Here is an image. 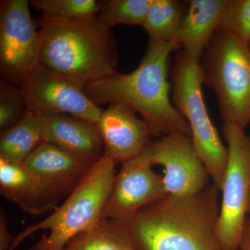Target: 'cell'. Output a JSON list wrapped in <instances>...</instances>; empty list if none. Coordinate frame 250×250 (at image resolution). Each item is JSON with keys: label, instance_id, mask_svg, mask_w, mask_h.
I'll return each instance as SVG.
<instances>
[{"label": "cell", "instance_id": "cell-21", "mask_svg": "<svg viewBox=\"0 0 250 250\" xmlns=\"http://www.w3.org/2000/svg\"><path fill=\"white\" fill-rule=\"evenodd\" d=\"M29 4L43 16L61 19L96 17L100 9L96 0H31Z\"/></svg>", "mask_w": 250, "mask_h": 250}, {"label": "cell", "instance_id": "cell-2", "mask_svg": "<svg viewBox=\"0 0 250 250\" xmlns=\"http://www.w3.org/2000/svg\"><path fill=\"white\" fill-rule=\"evenodd\" d=\"M38 64L80 86L117 72L119 54L112 28L96 17L61 19L42 16Z\"/></svg>", "mask_w": 250, "mask_h": 250}, {"label": "cell", "instance_id": "cell-4", "mask_svg": "<svg viewBox=\"0 0 250 250\" xmlns=\"http://www.w3.org/2000/svg\"><path fill=\"white\" fill-rule=\"evenodd\" d=\"M116 164L103 156L81 179L70 195L42 221L29 225L15 237L11 250L41 230L48 231L29 250H64L73 237L102 218L116 178Z\"/></svg>", "mask_w": 250, "mask_h": 250}, {"label": "cell", "instance_id": "cell-6", "mask_svg": "<svg viewBox=\"0 0 250 250\" xmlns=\"http://www.w3.org/2000/svg\"><path fill=\"white\" fill-rule=\"evenodd\" d=\"M172 104L188 123L195 150L213 184L221 190L228 163V149L212 123L202 93L203 77L200 62L182 50L172 70Z\"/></svg>", "mask_w": 250, "mask_h": 250}, {"label": "cell", "instance_id": "cell-10", "mask_svg": "<svg viewBox=\"0 0 250 250\" xmlns=\"http://www.w3.org/2000/svg\"><path fill=\"white\" fill-rule=\"evenodd\" d=\"M148 148L123 164L104 207L102 218L129 225L145 207L167 195L163 177L152 170Z\"/></svg>", "mask_w": 250, "mask_h": 250}, {"label": "cell", "instance_id": "cell-9", "mask_svg": "<svg viewBox=\"0 0 250 250\" xmlns=\"http://www.w3.org/2000/svg\"><path fill=\"white\" fill-rule=\"evenodd\" d=\"M0 6V71L17 85L38 63L39 31L27 0H5Z\"/></svg>", "mask_w": 250, "mask_h": 250}, {"label": "cell", "instance_id": "cell-23", "mask_svg": "<svg viewBox=\"0 0 250 250\" xmlns=\"http://www.w3.org/2000/svg\"><path fill=\"white\" fill-rule=\"evenodd\" d=\"M28 111L18 85L6 81L0 84V131L3 132L21 121Z\"/></svg>", "mask_w": 250, "mask_h": 250}, {"label": "cell", "instance_id": "cell-7", "mask_svg": "<svg viewBox=\"0 0 250 250\" xmlns=\"http://www.w3.org/2000/svg\"><path fill=\"white\" fill-rule=\"evenodd\" d=\"M228 163L221 191L215 238L222 250H238L250 201V136L245 129L224 123Z\"/></svg>", "mask_w": 250, "mask_h": 250}, {"label": "cell", "instance_id": "cell-17", "mask_svg": "<svg viewBox=\"0 0 250 250\" xmlns=\"http://www.w3.org/2000/svg\"><path fill=\"white\" fill-rule=\"evenodd\" d=\"M43 131L42 117L28 110L21 121L1 132L0 158L22 164L43 142Z\"/></svg>", "mask_w": 250, "mask_h": 250}, {"label": "cell", "instance_id": "cell-5", "mask_svg": "<svg viewBox=\"0 0 250 250\" xmlns=\"http://www.w3.org/2000/svg\"><path fill=\"white\" fill-rule=\"evenodd\" d=\"M199 62L204 84L215 92L224 123L246 129L250 124L249 45L219 29Z\"/></svg>", "mask_w": 250, "mask_h": 250}, {"label": "cell", "instance_id": "cell-26", "mask_svg": "<svg viewBox=\"0 0 250 250\" xmlns=\"http://www.w3.org/2000/svg\"><path fill=\"white\" fill-rule=\"evenodd\" d=\"M248 216H250V206H249V211H248Z\"/></svg>", "mask_w": 250, "mask_h": 250}, {"label": "cell", "instance_id": "cell-27", "mask_svg": "<svg viewBox=\"0 0 250 250\" xmlns=\"http://www.w3.org/2000/svg\"><path fill=\"white\" fill-rule=\"evenodd\" d=\"M249 47H250V43L249 44Z\"/></svg>", "mask_w": 250, "mask_h": 250}, {"label": "cell", "instance_id": "cell-12", "mask_svg": "<svg viewBox=\"0 0 250 250\" xmlns=\"http://www.w3.org/2000/svg\"><path fill=\"white\" fill-rule=\"evenodd\" d=\"M103 144V156L116 165L140 155L150 146L147 123L131 108L112 104L102 112L96 124Z\"/></svg>", "mask_w": 250, "mask_h": 250}, {"label": "cell", "instance_id": "cell-15", "mask_svg": "<svg viewBox=\"0 0 250 250\" xmlns=\"http://www.w3.org/2000/svg\"><path fill=\"white\" fill-rule=\"evenodd\" d=\"M228 0H191L174 42L192 58L200 60L202 52L220 28Z\"/></svg>", "mask_w": 250, "mask_h": 250}, {"label": "cell", "instance_id": "cell-25", "mask_svg": "<svg viewBox=\"0 0 250 250\" xmlns=\"http://www.w3.org/2000/svg\"><path fill=\"white\" fill-rule=\"evenodd\" d=\"M238 250H250V216L247 218L242 231Z\"/></svg>", "mask_w": 250, "mask_h": 250}, {"label": "cell", "instance_id": "cell-14", "mask_svg": "<svg viewBox=\"0 0 250 250\" xmlns=\"http://www.w3.org/2000/svg\"><path fill=\"white\" fill-rule=\"evenodd\" d=\"M42 117L43 142L56 145L90 164L103 157V141L96 125L62 113Z\"/></svg>", "mask_w": 250, "mask_h": 250}, {"label": "cell", "instance_id": "cell-22", "mask_svg": "<svg viewBox=\"0 0 250 250\" xmlns=\"http://www.w3.org/2000/svg\"><path fill=\"white\" fill-rule=\"evenodd\" d=\"M219 29L250 43V0H228Z\"/></svg>", "mask_w": 250, "mask_h": 250}, {"label": "cell", "instance_id": "cell-24", "mask_svg": "<svg viewBox=\"0 0 250 250\" xmlns=\"http://www.w3.org/2000/svg\"><path fill=\"white\" fill-rule=\"evenodd\" d=\"M9 220L4 210H0V250H11L14 238L9 230Z\"/></svg>", "mask_w": 250, "mask_h": 250}, {"label": "cell", "instance_id": "cell-18", "mask_svg": "<svg viewBox=\"0 0 250 250\" xmlns=\"http://www.w3.org/2000/svg\"><path fill=\"white\" fill-rule=\"evenodd\" d=\"M64 250H136L129 225L101 218L72 238Z\"/></svg>", "mask_w": 250, "mask_h": 250}, {"label": "cell", "instance_id": "cell-11", "mask_svg": "<svg viewBox=\"0 0 250 250\" xmlns=\"http://www.w3.org/2000/svg\"><path fill=\"white\" fill-rule=\"evenodd\" d=\"M148 150L152 165L165 168L163 182L167 195H195L209 185V174L191 137L180 134L163 136L152 142Z\"/></svg>", "mask_w": 250, "mask_h": 250}, {"label": "cell", "instance_id": "cell-3", "mask_svg": "<svg viewBox=\"0 0 250 250\" xmlns=\"http://www.w3.org/2000/svg\"><path fill=\"white\" fill-rule=\"evenodd\" d=\"M220 189L167 195L143 208L129 225L136 250H222L215 238Z\"/></svg>", "mask_w": 250, "mask_h": 250}, {"label": "cell", "instance_id": "cell-13", "mask_svg": "<svg viewBox=\"0 0 250 250\" xmlns=\"http://www.w3.org/2000/svg\"><path fill=\"white\" fill-rule=\"evenodd\" d=\"M23 165L58 202L63 192H72L93 164L56 145L42 142L28 156Z\"/></svg>", "mask_w": 250, "mask_h": 250}, {"label": "cell", "instance_id": "cell-19", "mask_svg": "<svg viewBox=\"0 0 250 250\" xmlns=\"http://www.w3.org/2000/svg\"><path fill=\"white\" fill-rule=\"evenodd\" d=\"M187 8L177 0H152L142 25L149 39L174 42Z\"/></svg>", "mask_w": 250, "mask_h": 250}, {"label": "cell", "instance_id": "cell-16", "mask_svg": "<svg viewBox=\"0 0 250 250\" xmlns=\"http://www.w3.org/2000/svg\"><path fill=\"white\" fill-rule=\"evenodd\" d=\"M0 190L3 196L32 215L49 211L57 202L23 164L2 158H0Z\"/></svg>", "mask_w": 250, "mask_h": 250}, {"label": "cell", "instance_id": "cell-1", "mask_svg": "<svg viewBox=\"0 0 250 250\" xmlns=\"http://www.w3.org/2000/svg\"><path fill=\"white\" fill-rule=\"evenodd\" d=\"M179 49L174 42L149 39L144 57L134 71L116 72L90 83L85 87V93L96 106L120 104L139 113L152 137L174 134L191 137L188 123L170 97L169 58Z\"/></svg>", "mask_w": 250, "mask_h": 250}, {"label": "cell", "instance_id": "cell-8", "mask_svg": "<svg viewBox=\"0 0 250 250\" xmlns=\"http://www.w3.org/2000/svg\"><path fill=\"white\" fill-rule=\"evenodd\" d=\"M16 85L28 110L40 116L62 113L96 125L103 112L83 88L38 63Z\"/></svg>", "mask_w": 250, "mask_h": 250}, {"label": "cell", "instance_id": "cell-20", "mask_svg": "<svg viewBox=\"0 0 250 250\" xmlns=\"http://www.w3.org/2000/svg\"><path fill=\"white\" fill-rule=\"evenodd\" d=\"M152 0H106L100 1L97 18L112 28L117 24L142 26Z\"/></svg>", "mask_w": 250, "mask_h": 250}]
</instances>
